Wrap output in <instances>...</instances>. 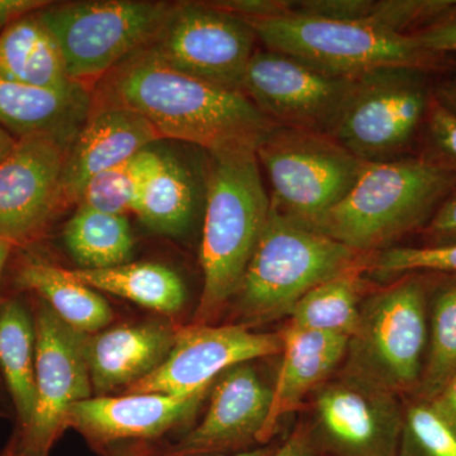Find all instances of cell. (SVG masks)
Masks as SVG:
<instances>
[{"label": "cell", "instance_id": "1", "mask_svg": "<svg viewBox=\"0 0 456 456\" xmlns=\"http://www.w3.org/2000/svg\"><path fill=\"white\" fill-rule=\"evenodd\" d=\"M127 108L145 117L161 137L206 152L256 150L274 123L244 92L202 82L165 65L142 49L95 83L92 107Z\"/></svg>", "mask_w": 456, "mask_h": 456}, {"label": "cell", "instance_id": "2", "mask_svg": "<svg viewBox=\"0 0 456 456\" xmlns=\"http://www.w3.org/2000/svg\"><path fill=\"white\" fill-rule=\"evenodd\" d=\"M207 158L204 284L194 325H207L239 292L272 208L256 150L240 147L207 152Z\"/></svg>", "mask_w": 456, "mask_h": 456}, {"label": "cell", "instance_id": "3", "mask_svg": "<svg viewBox=\"0 0 456 456\" xmlns=\"http://www.w3.org/2000/svg\"><path fill=\"white\" fill-rule=\"evenodd\" d=\"M455 187L456 173L431 159L368 164L355 187L314 228L359 253H377L424 228Z\"/></svg>", "mask_w": 456, "mask_h": 456}, {"label": "cell", "instance_id": "4", "mask_svg": "<svg viewBox=\"0 0 456 456\" xmlns=\"http://www.w3.org/2000/svg\"><path fill=\"white\" fill-rule=\"evenodd\" d=\"M369 255L272 207L236 293L237 310L253 323L289 317L294 305L317 285L351 270L367 273Z\"/></svg>", "mask_w": 456, "mask_h": 456}, {"label": "cell", "instance_id": "5", "mask_svg": "<svg viewBox=\"0 0 456 456\" xmlns=\"http://www.w3.org/2000/svg\"><path fill=\"white\" fill-rule=\"evenodd\" d=\"M431 273H411L364 299L342 370L412 397L428 344Z\"/></svg>", "mask_w": 456, "mask_h": 456}, {"label": "cell", "instance_id": "6", "mask_svg": "<svg viewBox=\"0 0 456 456\" xmlns=\"http://www.w3.org/2000/svg\"><path fill=\"white\" fill-rule=\"evenodd\" d=\"M248 22L266 49L335 77L355 79L387 68L428 71L443 56L425 50L415 35H397L368 22L294 14Z\"/></svg>", "mask_w": 456, "mask_h": 456}, {"label": "cell", "instance_id": "7", "mask_svg": "<svg viewBox=\"0 0 456 456\" xmlns=\"http://www.w3.org/2000/svg\"><path fill=\"white\" fill-rule=\"evenodd\" d=\"M272 207L314 228L355 187L367 163L327 134L273 126L256 147Z\"/></svg>", "mask_w": 456, "mask_h": 456}, {"label": "cell", "instance_id": "8", "mask_svg": "<svg viewBox=\"0 0 456 456\" xmlns=\"http://www.w3.org/2000/svg\"><path fill=\"white\" fill-rule=\"evenodd\" d=\"M173 3L97 0L46 5L37 16L56 38L69 77L90 88L147 46Z\"/></svg>", "mask_w": 456, "mask_h": 456}, {"label": "cell", "instance_id": "9", "mask_svg": "<svg viewBox=\"0 0 456 456\" xmlns=\"http://www.w3.org/2000/svg\"><path fill=\"white\" fill-rule=\"evenodd\" d=\"M424 74L387 68L356 77L332 139L367 164L399 159L428 117Z\"/></svg>", "mask_w": 456, "mask_h": 456}, {"label": "cell", "instance_id": "10", "mask_svg": "<svg viewBox=\"0 0 456 456\" xmlns=\"http://www.w3.org/2000/svg\"><path fill=\"white\" fill-rule=\"evenodd\" d=\"M256 38L248 20L209 2L173 3L145 49L180 73L242 92Z\"/></svg>", "mask_w": 456, "mask_h": 456}, {"label": "cell", "instance_id": "11", "mask_svg": "<svg viewBox=\"0 0 456 456\" xmlns=\"http://www.w3.org/2000/svg\"><path fill=\"white\" fill-rule=\"evenodd\" d=\"M310 430L323 456H397L404 402L342 370L318 387Z\"/></svg>", "mask_w": 456, "mask_h": 456}, {"label": "cell", "instance_id": "12", "mask_svg": "<svg viewBox=\"0 0 456 456\" xmlns=\"http://www.w3.org/2000/svg\"><path fill=\"white\" fill-rule=\"evenodd\" d=\"M36 406L31 422L13 444L17 456H49L69 428L74 404L92 398L83 335L66 325L49 305L36 312Z\"/></svg>", "mask_w": 456, "mask_h": 456}, {"label": "cell", "instance_id": "13", "mask_svg": "<svg viewBox=\"0 0 456 456\" xmlns=\"http://www.w3.org/2000/svg\"><path fill=\"white\" fill-rule=\"evenodd\" d=\"M355 79L323 73L278 51L256 50L242 92L274 125L331 136Z\"/></svg>", "mask_w": 456, "mask_h": 456}, {"label": "cell", "instance_id": "14", "mask_svg": "<svg viewBox=\"0 0 456 456\" xmlns=\"http://www.w3.org/2000/svg\"><path fill=\"white\" fill-rule=\"evenodd\" d=\"M73 142L46 134L18 139L0 163V239L27 244L65 208L62 178Z\"/></svg>", "mask_w": 456, "mask_h": 456}, {"label": "cell", "instance_id": "15", "mask_svg": "<svg viewBox=\"0 0 456 456\" xmlns=\"http://www.w3.org/2000/svg\"><path fill=\"white\" fill-rule=\"evenodd\" d=\"M283 351V335L254 332L244 325H193L176 331L169 355L154 373L132 384L127 395H191L211 388L228 368Z\"/></svg>", "mask_w": 456, "mask_h": 456}, {"label": "cell", "instance_id": "16", "mask_svg": "<svg viewBox=\"0 0 456 456\" xmlns=\"http://www.w3.org/2000/svg\"><path fill=\"white\" fill-rule=\"evenodd\" d=\"M211 402L200 425L183 437L178 455L235 452L260 444L272 407L273 388L248 362L228 368L211 387Z\"/></svg>", "mask_w": 456, "mask_h": 456}, {"label": "cell", "instance_id": "17", "mask_svg": "<svg viewBox=\"0 0 456 456\" xmlns=\"http://www.w3.org/2000/svg\"><path fill=\"white\" fill-rule=\"evenodd\" d=\"M209 391L203 388L183 395H98L74 404L68 425L99 448L116 441L156 439L191 421Z\"/></svg>", "mask_w": 456, "mask_h": 456}, {"label": "cell", "instance_id": "18", "mask_svg": "<svg viewBox=\"0 0 456 456\" xmlns=\"http://www.w3.org/2000/svg\"><path fill=\"white\" fill-rule=\"evenodd\" d=\"M163 139L145 117L127 108L92 107L66 158L62 191L65 207L77 204L93 176L125 163Z\"/></svg>", "mask_w": 456, "mask_h": 456}, {"label": "cell", "instance_id": "19", "mask_svg": "<svg viewBox=\"0 0 456 456\" xmlns=\"http://www.w3.org/2000/svg\"><path fill=\"white\" fill-rule=\"evenodd\" d=\"M176 331L163 322H142L83 335V353L98 395L127 389L154 373L169 355Z\"/></svg>", "mask_w": 456, "mask_h": 456}, {"label": "cell", "instance_id": "20", "mask_svg": "<svg viewBox=\"0 0 456 456\" xmlns=\"http://www.w3.org/2000/svg\"><path fill=\"white\" fill-rule=\"evenodd\" d=\"M156 143L143 149L132 212L152 232L182 236L196 221L200 200H206L207 178L200 180L175 152Z\"/></svg>", "mask_w": 456, "mask_h": 456}, {"label": "cell", "instance_id": "21", "mask_svg": "<svg viewBox=\"0 0 456 456\" xmlns=\"http://www.w3.org/2000/svg\"><path fill=\"white\" fill-rule=\"evenodd\" d=\"M283 360L273 388L272 407L261 434V446L273 439L283 417L301 406L303 399L332 377L346 358L349 338L326 332L307 331L287 325Z\"/></svg>", "mask_w": 456, "mask_h": 456}, {"label": "cell", "instance_id": "22", "mask_svg": "<svg viewBox=\"0 0 456 456\" xmlns=\"http://www.w3.org/2000/svg\"><path fill=\"white\" fill-rule=\"evenodd\" d=\"M92 110V90L80 83L45 89L0 77V125L18 136L46 134L75 140Z\"/></svg>", "mask_w": 456, "mask_h": 456}, {"label": "cell", "instance_id": "23", "mask_svg": "<svg viewBox=\"0 0 456 456\" xmlns=\"http://www.w3.org/2000/svg\"><path fill=\"white\" fill-rule=\"evenodd\" d=\"M14 283L41 297L60 320L80 334H95L113 321L112 308L101 294L77 281L71 270L41 257L26 256L17 268Z\"/></svg>", "mask_w": 456, "mask_h": 456}, {"label": "cell", "instance_id": "24", "mask_svg": "<svg viewBox=\"0 0 456 456\" xmlns=\"http://www.w3.org/2000/svg\"><path fill=\"white\" fill-rule=\"evenodd\" d=\"M0 77L45 89L74 86L62 51L37 12L18 18L0 32Z\"/></svg>", "mask_w": 456, "mask_h": 456}, {"label": "cell", "instance_id": "25", "mask_svg": "<svg viewBox=\"0 0 456 456\" xmlns=\"http://www.w3.org/2000/svg\"><path fill=\"white\" fill-rule=\"evenodd\" d=\"M71 274L94 290L122 297L167 316L179 314L187 299L183 279L163 264L130 261L113 268L71 270Z\"/></svg>", "mask_w": 456, "mask_h": 456}, {"label": "cell", "instance_id": "26", "mask_svg": "<svg viewBox=\"0 0 456 456\" xmlns=\"http://www.w3.org/2000/svg\"><path fill=\"white\" fill-rule=\"evenodd\" d=\"M0 370L23 431L36 406V329L35 320L17 299L0 307Z\"/></svg>", "mask_w": 456, "mask_h": 456}, {"label": "cell", "instance_id": "27", "mask_svg": "<svg viewBox=\"0 0 456 456\" xmlns=\"http://www.w3.org/2000/svg\"><path fill=\"white\" fill-rule=\"evenodd\" d=\"M365 270H351L317 285L294 305L287 325L351 338L364 302Z\"/></svg>", "mask_w": 456, "mask_h": 456}, {"label": "cell", "instance_id": "28", "mask_svg": "<svg viewBox=\"0 0 456 456\" xmlns=\"http://www.w3.org/2000/svg\"><path fill=\"white\" fill-rule=\"evenodd\" d=\"M64 242L79 269L113 268L130 263L134 241L127 216L77 207L64 228Z\"/></svg>", "mask_w": 456, "mask_h": 456}, {"label": "cell", "instance_id": "29", "mask_svg": "<svg viewBox=\"0 0 456 456\" xmlns=\"http://www.w3.org/2000/svg\"><path fill=\"white\" fill-rule=\"evenodd\" d=\"M431 274L428 353L412 395L424 399L436 398L456 374V275Z\"/></svg>", "mask_w": 456, "mask_h": 456}, {"label": "cell", "instance_id": "30", "mask_svg": "<svg viewBox=\"0 0 456 456\" xmlns=\"http://www.w3.org/2000/svg\"><path fill=\"white\" fill-rule=\"evenodd\" d=\"M397 456H456V425L434 401L407 397Z\"/></svg>", "mask_w": 456, "mask_h": 456}, {"label": "cell", "instance_id": "31", "mask_svg": "<svg viewBox=\"0 0 456 456\" xmlns=\"http://www.w3.org/2000/svg\"><path fill=\"white\" fill-rule=\"evenodd\" d=\"M142 151L93 176L84 187L77 207L108 215L132 212L142 170Z\"/></svg>", "mask_w": 456, "mask_h": 456}, {"label": "cell", "instance_id": "32", "mask_svg": "<svg viewBox=\"0 0 456 456\" xmlns=\"http://www.w3.org/2000/svg\"><path fill=\"white\" fill-rule=\"evenodd\" d=\"M456 11V0H370L364 22L397 35H415Z\"/></svg>", "mask_w": 456, "mask_h": 456}, {"label": "cell", "instance_id": "33", "mask_svg": "<svg viewBox=\"0 0 456 456\" xmlns=\"http://www.w3.org/2000/svg\"><path fill=\"white\" fill-rule=\"evenodd\" d=\"M367 273L401 275L434 273L456 275V242L421 248H387L369 255Z\"/></svg>", "mask_w": 456, "mask_h": 456}, {"label": "cell", "instance_id": "34", "mask_svg": "<svg viewBox=\"0 0 456 456\" xmlns=\"http://www.w3.org/2000/svg\"><path fill=\"white\" fill-rule=\"evenodd\" d=\"M426 123L437 161L456 173V114L432 97Z\"/></svg>", "mask_w": 456, "mask_h": 456}, {"label": "cell", "instance_id": "35", "mask_svg": "<svg viewBox=\"0 0 456 456\" xmlns=\"http://www.w3.org/2000/svg\"><path fill=\"white\" fill-rule=\"evenodd\" d=\"M425 246H441L456 242V189L440 204L431 220L422 228Z\"/></svg>", "mask_w": 456, "mask_h": 456}, {"label": "cell", "instance_id": "36", "mask_svg": "<svg viewBox=\"0 0 456 456\" xmlns=\"http://www.w3.org/2000/svg\"><path fill=\"white\" fill-rule=\"evenodd\" d=\"M415 36L425 50L437 55L456 53V11Z\"/></svg>", "mask_w": 456, "mask_h": 456}, {"label": "cell", "instance_id": "37", "mask_svg": "<svg viewBox=\"0 0 456 456\" xmlns=\"http://www.w3.org/2000/svg\"><path fill=\"white\" fill-rule=\"evenodd\" d=\"M272 456H323L312 437L310 426H297Z\"/></svg>", "mask_w": 456, "mask_h": 456}, {"label": "cell", "instance_id": "38", "mask_svg": "<svg viewBox=\"0 0 456 456\" xmlns=\"http://www.w3.org/2000/svg\"><path fill=\"white\" fill-rule=\"evenodd\" d=\"M49 5L42 0H0V28H5L18 18L35 13Z\"/></svg>", "mask_w": 456, "mask_h": 456}, {"label": "cell", "instance_id": "39", "mask_svg": "<svg viewBox=\"0 0 456 456\" xmlns=\"http://www.w3.org/2000/svg\"><path fill=\"white\" fill-rule=\"evenodd\" d=\"M434 401L440 410L452 419L456 425V374L446 384L445 388L441 391L436 398L430 399Z\"/></svg>", "mask_w": 456, "mask_h": 456}, {"label": "cell", "instance_id": "40", "mask_svg": "<svg viewBox=\"0 0 456 456\" xmlns=\"http://www.w3.org/2000/svg\"><path fill=\"white\" fill-rule=\"evenodd\" d=\"M435 99L444 107L448 108L450 112L456 114V77L441 84L436 89Z\"/></svg>", "mask_w": 456, "mask_h": 456}, {"label": "cell", "instance_id": "41", "mask_svg": "<svg viewBox=\"0 0 456 456\" xmlns=\"http://www.w3.org/2000/svg\"><path fill=\"white\" fill-rule=\"evenodd\" d=\"M17 141L18 139L12 137V134L5 128L0 127V163L13 151Z\"/></svg>", "mask_w": 456, "mask_h": 456}, {"label": "cell", "instance_id": "42", "mask_svg": "<svg viewBox=\"0 0 456 456\" xmlns=\"http://www.w3.org/2000/svg\"><path fill=\"white\" fill-rule=\"evenodd\" d=\"M275 448L277 446H259V448L246 450V452H237V454L230 456H272L273 452H275Z\"/></svg>", "mask_w": 456, "mask_h": 456}, {"label": "cell", "instance_id": "43", "mask_svg": "<svg viewBox=\"0 0 456 456\" xmlns=\"http://www.w3.org/2000/svg\"><path fill=\"white\" fill-rule=\"evenodd\" d=\"M12 248H13V245L11 242L0 239V281H2L3 272H4L5 263H7Z\"/></svg>", "mask_w": 456, "mask_h": 456}, {"label": "cell", "instance_id": "44", "mask_svg": "<svg viewBox=\"0 0 456 456\" xmlns=\"http://www.w3.org/2000/svg\"><path fill=\"white\" fill-rule=\"evenodd\" d=\"M110 456H147V454L145 450L140 448V446H134V448L117 450Z\"/></svg>", "mask_w": 456, "mask_h": 456}, {"label": "cell", "instance_id": "45", "mask_svg": "<svg viewBox=\"0 0 456 456\" xmlns=\"http://www.w3.org/2000/svg\"><path fill=\"white\" fill-rule=\"evenodd\" d=\"M0 456H13V444H12L11 446H8V449Z\"/></svg>", "mask_w": 456, "mask_h": 456}, {"label": "cell", "instance_id": "46", "mask_svg": "<svg viewBox=\"0 0 456 456\" xmlns=\"http://www.w3.org/2000/svg\"><path fill=\"white\" fill-rule=\"evenodd\" d=\"M13 456H17L16 452H14V446H13Z\"/></svg>", "mask_w": 456, "mask_h": 456}]
</instances>
